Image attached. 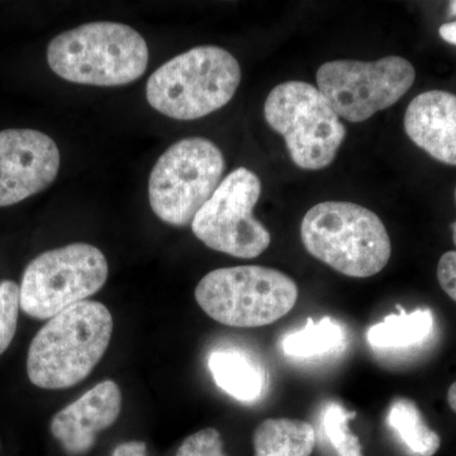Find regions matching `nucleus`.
<instances>
[{"mask_svg":"<svg viewBox=\"0 0 456 456\" xmlns=\"http://www.w3.org/2000/svg\"><path fill=\"white\" fill-rule=\"evenodd\" d=\"M175 456H227L220 431L208 428L183 441Z\"/></svg>","mask_w":456,"mask_h":456,"instance_id":"21","label":"nucleus"},{"mask_svg":"<svg viewBox=\"0 0 456 456\" xmlns=\"http://www.w3.org/2000/svg\"><path fill=\"white\" fill-rule=\"evenodd\" d=\"M121 410L118 384L104 380L59 411L51 419V434L69 455L86 454L94 446L99 432L110 428Z\"/></svg>","mask_w":456,"mask_h":456,"instance_id":"12","label":"nucleus"},{"mask_svg":"<svg viewBox=\"0 0 456 456\" xmlns=\"http://www.w3.org/2000/svg\"><path fill=\"white\" fill-rule=\"evenodd\" d=\"M316 439V431L308 422L268 419L254 432V452L255 456H311Z\"/></svg>","mask_w":456,"mask_h":456,"instance_id":"15","label":"nucleus"},{"mask_svg":"<svg viewBox=\"0 0 456 456\" xmlns=\"http://www.w3.org/2000/svg\"><path fill=\"white\" fill-rule=\"evenodd\" d=\"M241 83L236 57L218 46H198L161 65L146 84V98L159 113L191 121L230 103Z\"/></svg>","mask_w":456,"mask_h":456,"instance_id":"4","label":"nucleus"},{"mask_svg":"<svg viewBox=\"0 0 456 456\" xmlns=\"http://www.w3.org/2000/svg\"><path fill=\"white\" fill-rule=\"evenodd\" d=\"M261 196L259 176L248 167L228 174L191 222V231L212 250L239 259L260 256L272 242L254 216Z\"/></svg>","mask_w":456,"mask_h":456,"instance_id":"9","label":"nucleus"},{"mask_svg":"<svg viewBox=\"0 0 456 456\" xmlns=\"http://www.w3.org/2000/svg\"><path fill=\"white\" fill-rule=\"evenodd\" d=\"M301 237L312 256L346 277H373L391 259L382 220L355 203L327 200L312 207L303 217Z\"/></svg>","mask_w":456,"mask_h":456,"instance_id":"3","label":"nucleus"},{"mask_svg":"<svg viewBox=\"0 0 456 456\" xmlns=\"http://www.w3.org/2000/svg\"><path fill=\"white\" fill-rule=\"evenodd\" d=\"M439 35L444 41L456 46V20L455 22L445 23V25L441 26Z\"/></svg>","mask_w":456,"mask_h":456,"instance_id":"24","label":"nucleus"},{"mask_svg":"<svg viewBox=\"0 0 456 456\" xmlns=\"http://www.w3.org/2000/svg\"><path fill=\"white\" fill-rule=\"evenodd\" d=\"M108 273L106 256L90 244L75 242L42 253L23 273L20 310L36 320H50L99 292Z\"/></svg>","mask_w":456,"mask_h":456,"instance_id":"8","label":"nucleus"},{"mask_svg":"<svg viewBox=\"0 0 456 456\" xmlns=\"http://www.w3.org/2000/svg\"><path fill=\"white\" fill-rule=\"evenodd\" d=\"M356 413L336 401L326 402L320 411L321 437L336 456H362V444L351 432L349 424Z\"/></svg>","mask_w":456,"mask_h":456,"instance_id":"19","label":"nucleus"},{"mask_svg":"<svg viewBox=\"0 0 456 456\" xmlns=\"http://www.w3.org/2000/svg\"><path fill=\"white\" fill-rule=\"evenodd\" d=\"M113 317L103 303L84 301L50 318L33 338L27 374L42 389L70 388L94 370L110 346Z\"/></svg>","mask_w":456,"mask_h":456,"instance_id":"1","label":"nucleus"},{"mask_svg":"<svg viewBox=\"0 0 456 456\" xmlns=\"http://www.w3.org/2000/svg\"><path fill=\"white\" fill-rule=\"evenodd\" d=\"M51 70L66 82L121 86L145 74L149 46L131 26L86 23L56 36L47 47Z\"/></svg>","mask_w":456,"mask_h":456,"instance_id":"2","label":"nucleus"},{"mask_svg":"<svg viewBox=\"0 0 456 456\" xmlns=\"http://www.w3.org/2000/svg\"><path fill=\"white\" fill-rule=\"evenodd\" d=\"M264 114L272 130L283 136L299 169H325L346 137L340 117L322 93L308 83L279 84L269 93Z\"/></svg>","mask_w":456,"mask_h":456,"instance_id":"7","label":"nucleus"},{"mask_svg":"<svg viewBox=\"0 0 456 456\" xmlns=\"http://www.w3.org/2000/svg\"><path fill=\"white\" fill-rule=\"evenodd\" d=\"M437 281L444 292L456 303V251H448L441 256L437 265Z\"/></svg>","mask_w":456,"mask_h":456,"instance_id":"22","label":"nucleus"},{"mask_svg":"<svg viewBox=\"0 0 456 456\" xmlns=\"http://www.w3.org/2000/svg\"><path fill=\"white\" fill-rule=\"evenodd\" d=\"M20 308V287L13 281H0V355L16 335Z\"/></svg>","mask_w":456,"mask_h":456,"instance_id":"20","label":"nucleus"},{"mask_svg":"<svg viewBox=\"0 0 456 456\" xmlns=\"http://www.w3.org/2000/svg\"><path fill=\"white\" fill-rule=\"evenodd\" d=\"M220 147L204 137H188L158 159L149 178V202L159 220L175 227L191 224L224 176Z\"/></svg>","mask_w":456,"mask_h":456,"instance_id":"6","label":"nucleus"},{"mask_svg":"<svg viewBox=\"0 0 456 456\" xmlns=\"http://www.w3.org/2000/svg\"><path fill=\"white\" fill-rule=\"evenodd\" d=\"M387 425L412 456H434L439 452L441 439L437 432L426 424L415 402L397 398L387 413Z\"/></svg>","mask_w":456,"mask_h":456,"instance_id":"18","label":"nucleus"},{"mask_svg":"<svg viewBox=\"0 0 456 456\" xmlns=\"http://www.w3.org/2000/svg\"><path fill=\"white\" fill-rule=\"evenodd\" d=\"M434 314L428 308L407 314L402 310L383 318L368 330L367 340L374 349H404L428 340L434 330Z\"/></svg>","mask_w":456,"mask_h":456,"instance_id":"16","label":"nucleus"},{"mask_svg":"<svg viewBox=\"0 0 456 456\" xmlns=\"http://www.w3.org/2000/svg\"><path fill=\"white\" fill-rule=\"evenodd\" d=\"M450 14L456 16V2L450 3Z\"/></svg>","mask_w":456,"mask_h":456,"instance_id":"27","label":"nucleus"},{"mask_svg":"<svg viewBox=\"0 0 456 456\" xmlns=\"http://www.w3.org/2000/svg\"><path fill=\"white\" fill-rule=\"evenodd\" d=\"M415 79V68L401 56L373 62L336 60L321 66L316 77L317 88L332 110L353 123L397 103Z\"/></svg>","mask_w":456,"mask_h":456,"instance_id":"10","label":"nucleus"},{"mask_svg":"<svg viewBox=\"0 0 456 456\" xmlns=\"http://www.w3.org/2000/svg\"><path fill=\"white\" fill-rule=\"evenodd\" d=\"M404 131L413 143L441 163L456 167V95L428 90L404 114Z\"/></svg>","mask_w":456,"mask_h":456,"instance_id":"13","label":"nucleus"},{"mask_svg":"<svg viewBox=\"0 0 456 456\" xmlns=\"http://www.w3.org/2000/svg\"><path fill=\"white\" fill-rule=\"evenodd\" d=\"M60 164L59 147L49 134L31 128L0 131V208L49 188Z\"/></svg>","mask_w":456,"mask_h":456,"instance_id":"11","label":"nucleus"},{"mask_svg":"<svg viewBox=\"0 0 456 456\" xmlns=\"http://www.w3.org/2000/svg\"><path fill=\"white\" fill-rule=\"evenodd\" d=\"M112 456H147L146 444L143 441H127L119 444L113 450Z\"/></svg>","mask_w":456,"mask_h":456,"instance_id":"23","label":"nucleus"},{"mask_svg":"<svg viewBox=\"0 0 456 456\" xmlns=\"http://www.w3.org/2000/svg\"><path fill=\"white\" fill-rule=\"evenodd\" d=\"M455 203H456V189H455ZM452 241H454V245L456 246V220H455V222H452Z\"/></svg>","mask_w":456,"mask_h":456,"instance_id":"26","label":"nucleus"},{"mask_svg":"<svg viewBox=\"0 0 456 456\" xmlns=\"http://www.w3.org/2000/svg\"><path fill=\"white\" fill-rule=\"evenodd\" d=\"M208 368L215 383L231 397L245 403L257 401L265 393V369L244 350L224 347L213 351Z\"/></svg>","mask_w":456,"mask_h":456,"instance_id":"14","label":"nucleus"},{"mask_svg":"<svg viewBox=\"0 0 456 456\" xmlns=\"http://www.w3.org/2000/svg\"><path fill=\"white\" fill-rule=\"evenodd\" d=\"M346 342V331L332 317L314 321L308 318L305 326L285 335L281 341L287 356L298 359L318 358L341 350Z\"/></svg>","mask_w":456,"mask_h":456,"instance_id":"17","label":"nucleus"},{"mask_svg":"<svg viewBox=\"0 0 456 456\" xmlns=\"http://www.w3.org/2000/svg\"><path fill=\"white\" fill-rule=\"evenodd\" d=\"M200 307L222 325L253 329L287 316L298 299L292 278L259 265L216 269L198 283Z\"/></svg>","mask_w":456,"mask_h":456,"instance_id":"5","label":"nucleus"},{"mask_svg":"<svg viewBox=\"0 0 456 456\" xmlns=\"http://www.w3.org/2000/svg\"><path fill=\"white\" fill-rule=\"evenodd\" d=\"M448 403L450 408L456 413V382L450 386L448 391Z\"/></svg>","mask_w":456,"mask_h":456,"instance_id":"25","label":"nucleus"}]
</instances>
